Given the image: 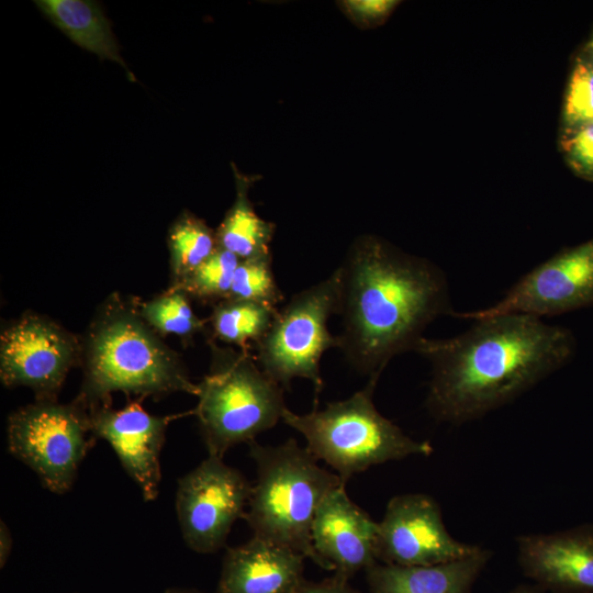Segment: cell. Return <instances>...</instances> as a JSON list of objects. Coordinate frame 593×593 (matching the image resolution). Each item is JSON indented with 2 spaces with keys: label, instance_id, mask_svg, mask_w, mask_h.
Masks as SVG:
<instances>
[{
  "label": "cell",
  "instance_id": "cell-1",
  "mask_svg": "<svg viewBox=\"0 0 593 593\" xmlns=\"http://www.w3.org/2000/svg\"><path fill=\"white\" fill-rule=\"evenodd\" d=\"M577 348L569 328L527 314L475 320L450 338L423 337L414 351L432 366L426 399L438 421L462 424L513 401L567 365Z\"/></svg>",
  "mask_w": 593,
  "mask_h": 593
},
{
  "label": "cell",
  "instance_id": "cell-2",
  "mask_svg": "<svg viewBox=\"0 0 593 593\" xmlns=\"http://www.w3.org/2000/svg\"><path fill=\"white\" fill-rule=\"evenodd\" d=\"M338 269V349L369 378H379L393 357L414 351L433 321L454 313L443 270L377 236L358 237Z\"/></svg>",
  "mask_w": 593,
  "mask_h": 593
},
{
  "label": "cell",
  "instance_id": "cell-3",
  "mask_svg": "<svg viewBox=\"0 0 593 593\" xmlns=\"http://www.w3.org/2000/svg\"><path fill=\"white\" fill-rule=\"evenodd\" d=\"M83 381L75 399L87 411L108 405L114 392L163 396L198 395V384L139 314L138 304L110 295L100 306L82 344Z\"/></svg>",
  "mask_w": 593,
  "mask_h": 593
},
{
  "label": "cell",
  "instance_id": "cell-4",
  "mask_svg": "<svg viewBox=\"0 0 593 593\" xmlns=\"http://www.w3.org/2000/svg\"><path fill=\"white\" fill-rule=\"evenodd\" d=\"M248 446L257 479L243 518L254 536L290 548L334 571L314 549L311 532L324 497L346 483L322 468L310 450L293 438L278 446H264L256 440Z\"/></svg>",
  "mask_w": 593,
  "mask_h": 593
},
{
  "label": "cell",
  "instance_id": "cell-5",
  "mask_svg": "<svg viewBox=\"0 0 593 593\" xmlns=\"http://www.w3.org/2000/svg\"><path fill=\"white\" fill-rule=\"evenodd\" d=\"M378 379L369 378L363 389L321 411L295 414L287 407L282 414V421L304 436L310 452L344 483L371 466L433 452L430 443L411 438L376 409Z\"/></svg>",
  "mask_w": 593,
  "mask_h": 593
},
{
  "label": "cell",
  "instance_id": "cell-6",
  "mask_svg": "<svg viewBox=\"0 0 593 593\" xmlns=\"http://www.w3.org/2000/svg\"><path fill=\"white\" fill-rule=\"evenodd\" d=\"M211 366L198 383L194 411L208 455L223 458L233 446L272 428L287 409L284 389L269 378L250 351L210 343Z\"/></svg>",
  "mask_w": 593,
  "mask_h": 593
},
{
  "label": "cell",
  "instance_id": "cell-7",
  "mask_svg": "<svg viewBox=\"0 0 593 593\" xmlns=\"http://www.w3.org/2000/svg\"><path fill=\"white\" fill-rule=\"evenodd\" d=\"M339 288L337 268L323 281L294 294L278 310L270 328L254 349L260 369L284 390L294 378L310 380L314 385V409L324 385L321 358L339 344L327 327L328 318L337 313Z\"/></svg>",
  "mask_w": 593,
  "mask_h": 593
},
{
  "label": "cell",
  "instance_id": "cell-8",
  "mask_svg": "<svg viewBox=\"0 0 593 593\" xmlns=\"http://www.w3.org/2000/svg\"><path fill=\"white\" fill-rule=\"evenodd\" d=\"M7 434L11 455L55 494L70 490L96 439L88 411L76 401L61 404L35 400L10 414Z\"/></svg>",
  "mask_w": 593,
  "mask_h": 593
},
{
  "label": "cell",
  "instance_id": "cell-9",
  "mask_svg": "<svg viewBox=\"0 0 593 593\" xmlns=\"http://www.w3.org/2000/svg\"><path fill=\"white\" fill-rule=\"evenodd\" d=\"M251 484L223 458L209 456L179 479L176 511L186 545L198 553L220 550L243 517Z\"/></svg>",
  "mask_w": 593,
  "mask_h": 593
},
{
  "label": "cell",
  "instance_id": "cell-10",
  "mask_svg": "<svg viewBox=\"0 0 593 593\" xmlns=\"http://www.w3.org/2000/svg\"><path fill=\"white\" fill-rule=\"evenodd\" d=\"M593 306V238L563 249L539 264L491 306L454 312L466 320H482L505 314L555 316Z\"/></svg>",
  "mask_w": 593,
  "mask_h": 593
},
{
  "label": "cell",
  "instance_id": "cell-11",
  "mask_svg": "<svg viewBox=\"0 0 593 593\" xmlns=\"http://www.w3.org/2000/svg\"><path fill=\"white\" fill-rule=\"evenodd\" d=\"M82 356L78 339L54 321L26 313L2 329L0 378L8 388L26 387L40 401H56Z\"/></svg>",
  "mask_w": 593,
  "mask_h": 593
},
{
  "label": "cell",
  "instance_id": "cell-12",
  "mask_svg": "<svg viewBox=\"0 0 593 593\" xmlns=\"http://www.w3.org/2000/svg\"><path fill=\"white\" fill-rule=\"evenodd\" d=\"M479 546L455 539L438 503L423 493L392 497L379 523L377 560L384 564L427 567L474 555Z\"/></svg>",
  "mask_w": 593,
  "mask_h": 593
},
{
  "label": "cell",
  "instance_id": "cell-13",
  "mask_svg": "<svg viewBox=\"0 0 593 593\" xmlns=\"http://www.w3.org/2000/svg\"><path fill=\"white\" fill-rule=\"evenodd\" d=\"M88 413L93 436L109 443L143 499L155 501L161 481L160 452L172 417L153 415L138 402L119 410L101 405Z\"/></svg>",
  "mask_w": 593,
  "mask_h": 593
},
{
  "label": "cell",
  "instance_id": "cell-14",
  "mask_svg": "<svg viewBox=\"0 0 593 593\" xmlns=\"http://www.w3.org/2000/svg\"><path fill=\"white\" fill-rule=\"evenodd\" d=\"M346 484L333 489L320 504L312 525V542L334 574L349 580L378 562L379 523L347 495Z\"/></svg>",
  "mask_w": 593,
  "mask_h": 593
},
{
  "label": "cell",
  "instance_id": "cell-15",
  "mask_svg": "<svg viewBox=\"0 0 593 593\" xmlns=\"http://www.w3.org/2000/svg\"><path fill=\"white\" fill-rule=\"evenodd\" d=\"M518 563L551 593H593V526L517 538Z\"/></svg>",
  "mask_w": 593,
  "mask_h": 593
},
{
  "label": "cell",
  "instance_id": "cell-16",
  "mask_svg": "<svg viewBox=\"0 0 593 593\" xmlns=\"http://www.w3.org/2000/svg\"><path fill=\"white\" fill-rule=\"evenodd\" d=\"M305 557L281 545L253 536L227 548L215 593H296Z\"/></svg>",
  "mask_w": 593,
  "mask_h": 593
},
{
  "label": "cell",
  "instance_id": "cell-17",
  "mask_svg": "<svg viewBox=\"0 0 593 593\" xmlns=\"http://www.w3.org/2000/svg\"><path fill=\"white\" fill-rule=\"evenodd\" d=\"M491 558L480 549L467 558L427 567L374 563L366 571L370 593H470Z\"/></svg>",
  "mask_w": 593,
  "mask_h": 593
},
{
  "label": "cell",
  "instance_id": "cell-18",
  "mask_svg": "<svg viewBox=\"0 0 593 593\" xmlns=\"http://www.w3.org/2000/svg\"><path fill=\"white\" fill-rule=\"evenodd\" d=\"M41 12L71 42L100 58L118 63L136 81L119 53L115 36L101 7L90 0H38Z\"/></svg>",
  "mask_w": 593,
  "mask_h": 593
},
{
  "label": "cell",
  "instance_id": "cell-19",
  "mask_svg": "<svg viewBox=\"0 0 593 593\" xmlns=\"http://www.w3.org/2000/svg\"><path fill=\"white\" fill-rule=\"evenodd\" d=\"M234 175L235 200L215 231L219 247L240 260L271 255L270 244L276 225L261 219L254 209L248 195L253 178L240 174L235 167Z\"/></svg>",
  "mask_w": 593,
  "mask_h": 593
},
{
  "label": "cell",
  "instance_id": "cell-20",
  "mask_svg": "<svg viewBox=\"0 0 593 593\" xmlns=\"http://www.w3.org/2000/svg\"><path fill=\"white\" fill-rule=\"evenodd\" d=\"M279 309L226 299L214 304L209 318L214 338L250 351L270 328Z\"/></svg>",
  "mask_w": 593,
  "mask_h": 593
},
{
  "label": "cell",
  "instance_id": "cell-21",
  "mask_svg": "<svg viewBox=\"0 0 593 593\" xmlns=\"http://www.w3.org/2000/svg\"><path fill=\"white\" fill-rule=\"evenodd\" d=\"M169 262L172 284L180 281L217 248L216 233L202 219L182 212L168 232Z\"/></svg>",
  "mask_w": 593,
  "mask_h": 593
},
{
  "label": "cell",
  "instance_id": "cell-22",
  "mask_svg": "<svg viewBox=\"0 0 593 593\" xmlns=\"http://www.w3.org/2000/svg\"><path fill=\"white\" fill-rule=\"evenodd\" d=\"M189 296L178 287L138 304L144 321L160 335H175L191 339L204 328L205 322L198 317Z\"/></svg>",
  "mask_w": 593,
  "mask_h": 593
},
{
  "label": "cell",
  "instance_id": "cell-23",
  "mask_svg": "<svg viewBox=\"0 0 593 593\" xmlns=\"http://www.w3.org/2000/svg\"><path fill=\"white\" fill-rule=\"evenodd\" d=\"M239 260L231 251L219 247L205 261L172 286L180 288L189 298L216 304L228 299Z\"/></svg>",
  "mask_w": 593,
  "mask_h": 593
},
{
  "label": "cell",
  "instance_id": "cell-24",
  "mask_svg": "<svg viewBox=\"0 0 593 593\" xmlns=\"http://www.w3.org/2000/svg\"><path fill=\"white\" fill-rule=\"evenodd\" d=\"M271 255L239 260L228 299L261 303L275 309L283 300L272 271Z\"/></svg>",
  "mask_w": 593,
  "mask_h": 593
},
{
  "label": "cell",
  "instance_id": "cell-25",
  "mask_svg": "<svg viewBox=\"0 0 593 593\" xmlns=\"http://www.w3.org/2000/svg\"><path fill=\"white\" fill-rule=\"evenodd\" d=\"M563 121L569 131L593 121V61L580 58L570 76Z\"/></svg>",
  "mask_w": 593,
  "mask_h": 593
},
{
  "label": "cell",
  "instance_id": "cell-26",
  "mask_svg": "<svg viewBox=\"0 0 593 593\" xmlns=\"http://www.w3.org/2000/svg\"><path fill=\"white\" fill-rule=\"evenodd\" d=\"M562 145L571 166L593 178V121L569 131Z\"/></svg>",
  "mask_w": 593,
  "mask_h": 593
},
{
  "label": "cell",
  "instance_id": "cell-27",
  "mask_svg": "<svg viewBox=\"0 0 593 593\" xmlns=\"http://www.w3.org/2000/svg\"><path fill=\"white\" fill-rule=\"evenodd\" d=\"M338 7L359 27H373L390 15L399 1L394 0H343Z\"/></svg>",
  "mask_w": 593,
  "mask_h": 593
},
{
  "label": "cell",
  "instance_id": "cell-28",
  "mask_svg": "<svg viewBox=\"0 0 593 593\" xmlns=\"http://www.w3.org/2000/svg\"><path fill=\"white\" fill-rule=\"evenodd\" d=\"M296 593H360L335 574L320 582L304 581Z\"/></svg>",
  "mask_w": 593,
  "mask_h": 593
},
{
  "label": "cell",
  "instance_id": "cell-29",
  "mask_svg": "<svg viewBox=\"0 0 593 593\" xmlns=\"http://www.w3.org/2000/svg\"><path fill=\"white\" fill-rule=\"evenodd\" d=\"M12 536L8 526L1 521L0 527V563L1 568L5 564L12 549Z\"/></svg>",
  "mask_w": 593,
  "mask_h": 593
},
{
  "label": "cell",
  "instance_id": "cell-30",
  "mask_svg": "<svg viewBox=\"0 0 593 593\" xmlns=\"http://www.w3.org/2000/svg\"><path fill=\"white\" fill-rule=\"evenodd\" d=\"M511 593H540V592L529 586H521V588L515 589Z\"/></svg>",
  "mask_w": 593,
  "mask_h": 593
},
{
  "label": "cell",
  "instance_id": "cell-31",
  "mask_svg": "<svg viewBox=\"0 0 593 593\" xmlns=\"http://www.w3.org/2000/svg\"><path fill=\"white\" fill-rule=\"evenodd\" d=\"M165 593H201L195 590H183V589H168Z\"/></svg>",
  "mask_w": 593,
  "mask_h": 593
},
{
  "label": "cell",
  "instance_id": "cell-32",
  "mask_svg": "<svg viewBox=\"0 0 593 593\" xmlns=\"http://www.w3.org/2000/svg\"><path fill=\"white\" fill-rule=\"evenodd\" d=\"M589 59L593 61V35L588 46Z\"/></svg>",
  "mask_w": 593,
  "mask_h": 593
}]
</instances>
